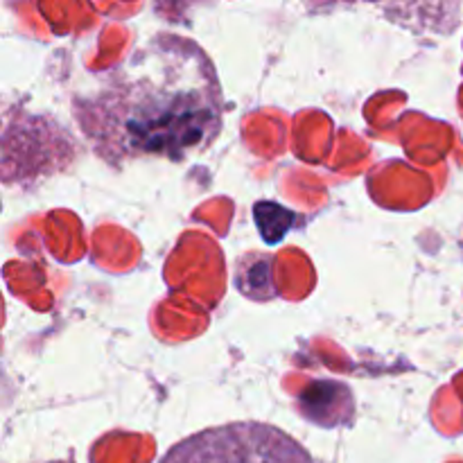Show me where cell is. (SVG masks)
<instances>
[{"mask_svg":"<svg viewBox=\"0 0 463 463\" xmlns=\"http://www.w3.org/2000/svg\"><path fill=\"white\" fill-rule=\"evenodd\" d=\"M158 463H315L301 443L274 425L231 423L170 448Z\"/></svg>","mask_w":463,"mask_h":463,"instance_id":"cell-2","label":"cell"},{"mask_svg":"<svg viewBox=\"0 0 463 463\" xmlns=\"http://www.w3.org/2000/svg\"><path fill=\"white\" fill-rule=\"evenodd\" d=\"M238 288L244 297L265 301L274 297V274H271V262L267 258H249L240 265Z\"/></svg>","mask_w":463,"mask_h":463,"instance_id":"cell-3","label":"cell"},{"mask_svg":"<svg viewBox=\"0 0 463 463\" xmlns=\"http://www.w3.org/2000/svg\"><path fill=\"white\" fill-rule=\"evenodd\" d=\"M312 393H315L317 398L307 396V393H303L301 402H303V410H306V419L310 420H317V423L321 425V416H333V411H330V407L333 405H342V396H348V389L342 387V384L337 383H315L310 384Z\"/></svg>","mask_w":463,"mask_h":463,"instance_id":"cell-5","label":"cell"},{"mask_svg":"<svg viewBox=\"0 0 463 463\" xmlns=\"http://www.w3.org/2000/svg\"><path fill=\"white\" fill-rule=\"evenodd\" d=\"M253 220H256V226L262 238H265V242L276 244L292 229L294 213H289L288 208L279 206L274 202H258L253 206Z\"/></svg>","mask_w":463,"mask_h":463,"instance_id":"cell-4","label":"cell"},{"mask_svg":"<svg viewBox=\"0 0 463 463\" xmlns=\"http://www.w3.org/2000/svg\"><path fill=\"white\" fill-rule=\"evenodd\" d=\"M172 45L167 72L138 75L109 99L111 138L131 152H163L179 156L215 134L220 125V93L202 52Z\"/></svg>","mask_w":463,"mask_h":463,"instance_id":"cell-1","label":"cell"}]
</instances>
